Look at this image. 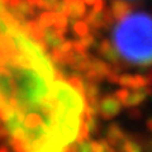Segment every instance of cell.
<instances>
[{
    "label": "cell",
    "mask_w": 152,
    "mask_h": 152,
    "mask_svg": "<svg viewBox=\"0 0 152 152\" xmlns=\"http://www.w3.org/2000/svg\"><path fill=\"white\" fill-rule=\"evenodd\" d=\"M84 99L56 80L48 58L27 37L13 32L0 43V114L22 148L60 151L79 137Z\"/></svg>",
    "instance_id": "1"
},
{
    "label": "cell",
    "mask_w": 152,
    "mask_h": 152,
    "mask_svg": "<svg viewBox=\"0 0 152 152\" xmlns=\"http://www.w3.org/2000/svg\"><path fill=\"white\" fill-rule=\"evenodd\" d=\"M118 60L134 69L152 67V13L128 10L115 20L110 36Z\"/></svg>",
    "instance_id": "2"
},
{
    "label": "cell",
    "mask_w": 152,
    "mask_h": 152,
    "mask_svg": "<svg viewBox=\"0 0 152 152\" xmlns=\"http://www.w3.org/2000/svg\"><path fill=\"white\" fill-rule=\"evenodd\" d=\"M13 31H10V27H9L8 23L4 20L3 18V10H1V7H0V42L4 41L5 38L10 34Z\"/></svg>",
    "instance_id": "3"
},
{
    "label": "cell",
    "mask_w": 152,
    "mask_h": 152,
    "mask_svg": "<svg viewBox=\"0 0 152 152\" xmlns=\"http://www.w3.org/2000/svg\"><path fill=\"white\" fill-rule=\"evenodd\" d=\"M123 1H136V0H123Z\"/></svg>",
    "instance_id": "4"
}]
</instances>
